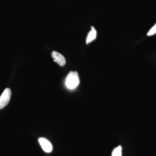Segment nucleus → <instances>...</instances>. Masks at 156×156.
<instances>
[{
	"label": "nucleus",
	"mask_w": 156,
	"mask_h": 156,
	"mask_svg": "<svg viewBox=\"0 0 156 156\" xmlns=\"http://www.w3.org/2000/svg\"><path fill=\"white\" fill-rule=\"evenodd\" d=\"M39 142L43 150L47 153L51 152L53 150V146L51 143L48 140L44 138H40L39 139Z\"/></svg>",
	"instance_id": "nucleus-4"
},
{
	"label": "nucleus",
	"mask_w": 156,
	"mask_h": 156,
	"mask_svg": "<svg viewBox=\"0 0 156 156\" xmlns=\"http://www.w3.org/2000/svg\"><path fill=\"white\" fill-rule=\"evenodd\" d=\"M97 36V31L94 27H91V30L87 36L86 43L88 44L95 40Z\"/></svg>",
	"instance_id": "nucleus-5"
},
{
	"label": "nucleus",
	"mask_w": 156,
	"mask_h": 156,
	"mask_svg": "<svg viewBox=\"0 0 156 156\" xmlns=\"http://www.w3.org/2000/svg\"><path fill=\"white\" fill-rule=\"evenodd\" d=\"M53 60L59 65L60 66H63L66 63V60L64 56L61 53L56 51H53L51 53Z\"/></svg>",
	"instance_id": "nucleus-3"
},
{
	"label": "nucleus",
	"mask_w": 156,
	"mask_h": 156,
	"mask_svg": "<svg viewBox=\"0 0 156 156\" xmlns=\"http://www.w3.org/2000/svg\"><path fill=\"white\" fill-rule=\"evenodd\" d=\"M112 156H122V147L121 146L118 147L114 150Z\"/></svg>",
	"instance_id": "nucleus-6"
},
{
	"label": "nucleus",
	"mask_w": 156,
	"mask_h": 156,
	"mask_svg": "<svg viewBox=\"0 0 156 156\" xmlns=\"http://www.w3.org/2000/svg\"><path fill=\"white\" fill-rule=\"evenodd\" d=\"M80 83L79 74L76 71H70L68 74L66 85L68 89H72L77 87Z\"/></svg>",
	"instance_id": "nucleus-1"
},
{
	"label": "nucleus",
	"mask_w": 156,
	"mask_h": 156,
	"mask_svg": "<svg viewBox=\"0 0 156 156\" xmlns=\"http://www.w3.org/2000/svg\"><path fill=\"white\" fill-rule=\"evenodd\" d=\"M156 34V23L154 26L152 27L151 29L148 32L147 34V35L148 36L154 35L155 34Z\"/></svg>",
	"instance_id": "nucleus-7"
},
{
	"label": "nucleus",
	"mask_w": 156,
	"mask_h": 156,
	"mask_svg": "<svg viewBox=\"0 0 156 156\" xmlns=\"http://www.w3.org/2000/svg\"><path fill=\"white\" fill-rule=\"evenodd\" d=\"M11 89L6 88L0 97V109H2L8 104L11 99Z\"/></svg>",
	"instance_id": "nucleus-2"
}]
</instances>
